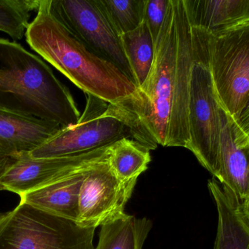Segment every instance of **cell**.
I'll list each match as a JSON object with an SVG mask.
<instances>
[{"label":"cell","mask_w":249,"mask_h":249,"mask_svg":"<svg viewBox=\"0 0 249 249\" xmlns=\"http://www.w3.org/2000/svg\"><path fill=\"white\" fill-rule=\"evenodd\" d=\"M118 36L134 30L143 21L145 0H96Z\"/></svg>","instance_id":"cell-19"},{"label":"cell","mask_w":249,"mask_h":249,"mask_svg":"<svg viewBox=\"0 0 249 249\" xmlns=\"http://www.w3.org/2000/svg\"><path fill=\"white\" fill-rule=\"evenodd\" d=\"M51 10L79 40L134 82L120 37L96 0H51Z\"/></svg>","instance_id":"cell-8"},{"label":"cell","mask_w":249,"mask_h":249,"mask_svg":"<svg viewBox=\"0 0 249 249\" xmlns=\"http://www.w3.org/2000/svg\"><path fill=\"white\" fill-rule=\"evenodd\" d=\"M40 0H0V32L16 42L26 34L32 13L39 8Z\"/></svg>","instance_id":"cell-20"},{"label":"cell","mask_w":249,"mask_h":249,"mask_svg":"<svg viewBox=\"0 0 249 249\" xmlns=\"http://www.w3.org/2000/svg\"><path fill=\"white\" fill-rule=\"evenodd\" d=\"M220 145L212 175L242 205L249 201V137L222 108Z\"/></svg>","instance_id":"cell-11"},{"label":"cell","mask_w":249,"mask_h":249,"mask_svg":"<svg viewBox=\"0 0 249 249\" xmlns=\"http://www.w3.org/2000/svg\"><path fill=\"white\" fill-rule=\"evenodd\" d=\"M95 230L20 202L0 213V249H95Z\"/></svg>","instance_id":"cell-5"},{"label":"cell","mask_w":249,"mask_h":249,"mask_svg":"<svg viewBox=\"0 0 249 249\" xmlns=\"http://www.w3.org/2000/svg\"><path fill=\"white\" fill-rule=\"evenodd\" d=\"M200 29L219 102L235 121L249 93V22L215 33Z\"/></svg>","instance_id":"cell-6"},{"label":"cell","mask_w":249,"mask_h":249,"mask_svg":"<svg viewBox=\"0 0 249 249\" xmlns=\"http://www.w3.org/2000/svg\"><path fill=\"white\" fill-rule=\"evenodd\" d=\"M77 124L63 127L29 153L34 159L63 157L91 152L123 138L135 140L133 130L114 112L110 104L93 95Z\"/></svg>","instance_id":"cell-7"},{"label":"cell","mask_w":249,"mask_h":249,"mask_svg":"<svg viewBox=\"0 0 249 249\" xmlns=\"http://www.w3.org/2000/svg\"><path fill=\"white\" fill-rule=\"evenodd\" d=\"M152 228L149 219L126 214L102 226L95 249H142Z\"/></svg>","instance_id":"cell-16"},{"label":"cell","mask_w":249,"mask_h":249,"mask_svg":"<svg viewBox=\"0 0 249 249\" xmlns=\"http://www.w3.org/2000/svg\"><path fill=\"white\" fill-rule=\"evenodd\" d=\"M240 130L249 137V93L247 96L245 106L240 114L238 119L235 121Z\"/></svg>","instance_id":"cell-22"},{"label":"cell","mask_w":249,"mask_h":249,"mask_svg":"<svg viewBox=\"0 0 249 249\" xmlns=\"http://www.w3.org/2000/svg\"><path fill=\"white\" fill-rule=\"evenodd\" d=\"M149 149L133 138H123L112 144L108 162L115 175L124 181L137 180L151 161Z\"/></svg>","instance_id":"cell-18"},{"label":"cell","mask_w":249,"mask_h":249,"mask_svg":"<svg viewBox=\"0 0 249 249\" xmlns=\"http://www.w3.org/2000/svg\"><path fill=\"white\" fill-rule=\"evenodd\" d=\"M111 146L63 157L34 159L29 153L13 159L0 173V191L20 197L43 188L109 153Z\"/></svg>","instance_id":"cell-10"},{"label":"cell","mask_w":249,"mask_h":249,"mask_svg":"<svg viewBox=\"0 0 249 249\" xmlns=\"http://www.w3.org/2000/svg\"><path fill=\"white\" fill-rule=\"evenodd\" d=\"M191 27L222 32L249 22V0H183Z\"/></svg>","instance_id":"cell-15"},{"label":"cell","mask_w":249,"mask_h":249,"mask_svg":"<svg viewBox=\"0 0 249 249\" xmlns=\"http://www.w3.org/2000/svg\"><path fill=\"white\" fill-rule=\"evenodd\" d=\"M243 209H244V214L247 218V222L249 225V201L247 202L245 204L242 205Z\"/></svg>","instance_id":"cell-23"},{"label":"cell","mask_w":249,"mask_h":249,"mask_svg":"<svg viewBox=\"0 0 249 249\" xmlns=\"http://www.w3.org/2000/svg\"><path fill=\"white\" fill-rule=\"evenodd\" d=\"M0 106L69 127L80 113L65 85L38 56L0 38Z\"/></svg>","instance_id":"cell-3"},{"label":"cell","mask_w":249,"mask_h":249,"mask_svg":"<svg viewBox=\"0 0 249 249\" xmlns=\"http://www.w3.org/2000/svg\"><path fill=\"white\" fill-rule=\"evenodd\" d=\"M121 45L138 89L150 73L155 55V42L144 20L134 30L120 36Z\"/></svg>","instance_id":"cell-17"},{"label":"cell","mask_w":249,"mask_h":249,"mask_svg":"<svg viewBox=\"0 0 249 249\" xmlns=\"http://www.w3.org/2000/svg\"><path fill=\"white\" fill-rule=\"evenodd\" d=\"M99 160L85 165L72 173L43 188L21 196L20 197V202L35 206L55 216L77 222L80 188L85 175L88 169Z\"/></svg>","instance_id":"cell-14"},{"label":"cell","mask_w":249,"mask_h":249,"mask_svg":"<svg viewBox=\"0 0 249 249\" xmlns=\"http://www.w3.org/2000/svg\"><path fill=\"white\" fill-rule=\"evenodd\" d=\"M216 202L218 228L213 249H249V225L242 203L226 186L216 178L209 181Z\"/></svg>","instance_id":"cell-13"},{"label":"cell","mask_w":249,"mask_h":249,"mask_svg":"<svg viewBox=\"0 0 249 249\" xmlns=\"http://www.w3.org/2000/svg\"><path fill=\"white\" fill-rule=\"evenodd\" d=\"M194 62L193 31L183 0H170L155 43L149 76L136 97L112 105L133 130L135 140L154 150L187 149L190 141L188 107Z\"/></svg>","instance_id":"cell-1"},{"label":"cell","mask_w":249,"mask_h":249,"mask_svg":"<svg viewBox=\"0 0 249 249\" xmlns=\"http://www.w3.org/2000/svg\"><path fill=\"white\" fill-rule=\"evenodd\" d=\"M108 156L93 163L85 175L76 222L81 228L96 229L126 215L124 208L137 180L118 178L109 166Z\"/></svg>","instance_id":"cell-9"},{"label":"cell","mask_w":249,"mask_h":249,"mask_svg":"<svg viewBox=\"0 0 249 249\" xmlns=\"http://www.w3.org/2000/svg\"><path fill=\"white\" fill-rule=\"evenodd\" d=\"M170 0H145L143 20L146 22L156 43L166 17Z\"/></svg>","instance_id":"cell-21"},{"label":"cell","mask_w":249,"mask_h":249,"mask_svg":"<svg viewBox=\"0 0 249 249\" xmlns=\"http://www.w3.org/2000/svg\"><path fill=\"white\" fill-rule=\"evenodd\" d=\"M192 31L194 62L190 80V141L187 149L212 173L220 145L222 106L215 89L201 31L197 28H192Z\"/></svg>","instance_id":"cell-4"},{"label":"cell","mask_w":249,"mask_h":249,"mask_svg":"<svg viewBox=\"0 0 249 249\" xmlns=\"http://www.w3.org/2000/svg\"><path fill=\"white\" fill-rule=\"evenodd\" d=\"M31 49L61 72L86 95L112 105L136 97L138 87L119 68L89 49L51 10V0H40L36 17L26 29Z\"/></svg>","instance_id":"cell-2"},{"label":"cell","mask_w":249,"mask_h":249,"mask_svg":"<svg viewBox=\"0 0 249 249\" xmlns=\"http://www.w3.org/2000/svg\"><path fill=\"white\" fill-rule=\"evenodd\" d=\"M62 127L57 123L0 106V173L13 159L30 153Z\"/></svg>","instance_id":"cell-12"}]
</instances>
